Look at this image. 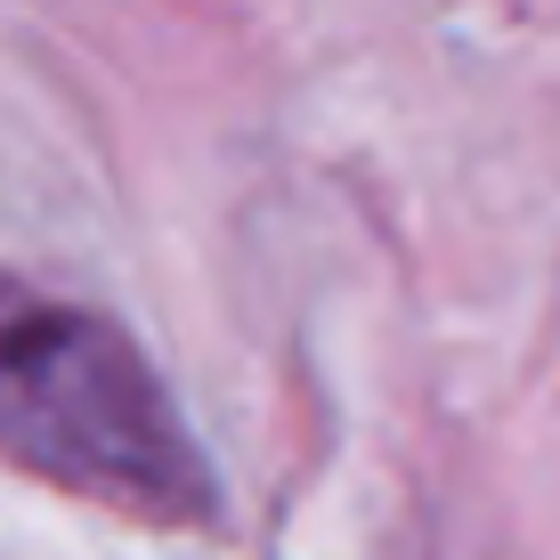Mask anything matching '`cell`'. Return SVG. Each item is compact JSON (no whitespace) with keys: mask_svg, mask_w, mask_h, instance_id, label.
<instances>
[{"mask_svg":"<svg viewBox=\"0 0 560 560\" xmlns=\"http://www.w3.org/2000/svg\"><path fill=\"white\" fill-rule=\"evenodd\" d=\"M0 455L147 520L211 512V463L196 455L130 334L98 308L49 301L9 277H0Z\"/></svg>","mask_w":560,"mask_h":560,"instance_id":"1","label":"cell"}]
</instances>
